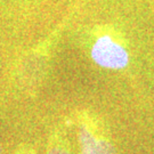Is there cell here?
Instances as JSON below:
<instances>
[{
	"label": "cell",
	"mask_w": 154,
	"mask_h": 154,
	"mask_svg": "<svg viewBox=\"0 0 154 154\" xmlns=\"http://www.w3.org/2000/svg\"><path fill=\"white\" fill-rule=\"evenodd\" d=\"M2 153V149H1V146H0V154Z\"/></svg>",
	"instance_id": "cell-5"
},
{
	"label": "cell",
	"mask_w": 154,
	"mask_h": 154,
	"mask_svg": "<svg viewBox=\"0 0 154 154\" xmlns=\"http://www.w3.org/2000/svg\"><path fill=\"white\" fill-rule=\"evenodd\" d=\"M95 64L109 70H122L129 63V54L119 39L104 28L97 31L90 48Z\"/></svg>",
	"instance_id": "cell-1"
},
{
	"label": "cell",
	"mask_w": 154,
	"mask_h": 154,
	"mask_svg": "<svg viewBox=\"0 0 154 154\" xmlns=\"http://www.w3.org/2000/svg\"><path fill=\"white\" fill-rule=\"evenodd\" d=\"M15 154H34V152H31V153H30V149H28V151H26V149H18V151H17L16 153Z\"/></svg>",
	"instance_id": "cell-4"
},
{
	"label": "cell",
	"mask_w": 154,
	"mask_h": 154,
	"mask_svg": "<svg viewBox=\"0 0 154 154\" xmlns=\"http://www.w3.org/2000/svg\"><path fill=\"white\" fill-rule=\"evenodd\" d=\"M47 154H71V151L69 149V146L64 144V142L56 139L55 143L49 145Z\"/></svg>",
	"instance_id": "cell-3"
},
{
	"label": "cell",
	"mask_w": 154,
	"mask_h": 154,
	"mask_svg": "<svg viewBox=\"0 0 154 154\" xmlns=\"http://www.w3.org/2000/svg\"><path fill=\"white\" fill-rule=\"evenodd\" d=\"M78 139L80 154H116L113 143L104 137L103 130L88 120V116L80 119Z\"/></svg>",
	"instance_id": "cell-2"
}]
</instances>
